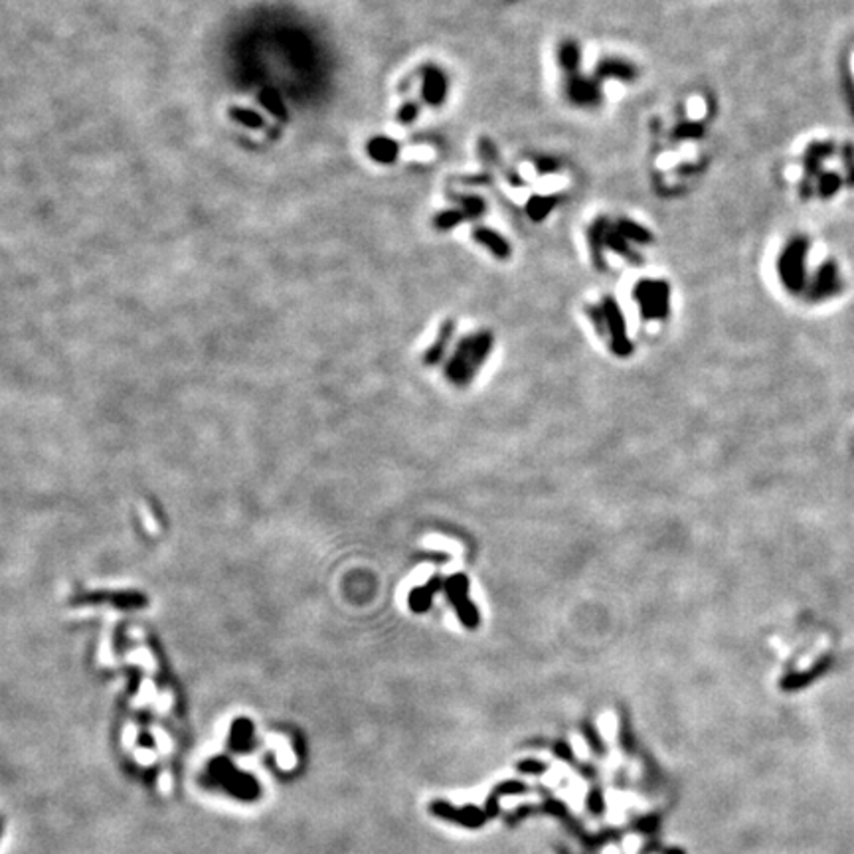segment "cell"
<instances>
[{"label":"cell","instance_id":"cell-1","mask_svg":"<svg viewBox=\"0 0 854 854\" xmlns=\"http://www.w3.org/2000/svg\"><path fill=\"white\" fill-rule=\"evenodd\" d=\"M493 349V334L487 331L471 334L457 344V350L447 366V374L453 382L465 384L469 378L478 370V366L485 362L488 352Z\"/></svg>","mask_w":854,"mask_h":854},{"label":"cell","instance_id":"cell-2","mask_svg":"<svg viewBox=\"0 0 854 854\" xmlns=\"http://www.w3.org/2000/svg\"><path fill=\"white\" fill-rule=\"evenodd\" d=\"M633 297L645 321H662L671 311V285L662 279H639Z\"/></svg>","mask_w":854,"mask_h":854},{"label":"cell","instance_id":"cell-3","mask_svg":"<svg viewBox=\"0 0 854 854\" xmlns=\"http://www.w3.org/2000/svg\"><path fill=\"white\" fill-rule=\"evenodd\" d=\"M807 249V239L793 238L787 241V246L783 248L779 259H777V273H779L781 283L785 285V289L791 291V293H801L803 287H805V279H807V271H805Z\"/></svg>","mask_w":854,"mask_h":854},{"label":"cell","instance_id":"cell-4","mask_svg":"<svg viewBox=\"0 0 854 854\" xmlns=\"http://www.w3.org/2000/svg\"><path fill=\"white\" fill-rule=\"evenodd\" d=\"M564 92L568 102L581 109H596L603 103V85L596 75H566Z\"/></svg>","mask_w":854,"mask_h":854},{"label":"cell","instance_id":"cell-5","mask_svg":"<svg viewBox=\"0 0 854 854\" xmlns=\"http://www.w3.org/2000/svg\"><path fill=\"white\" fill-rule=\"evenodd\" d=\"M603 317H606V331L611 334V346L613 352H617L619 356H625L633 350L631 340L627 339V324H625V317L621 307L617 303L613 297H603V301L599 303Z\"/></svg>","mask_w":854,"mask_h":854},{"label":"cell","instance_id":"cell-6","mask_svg":"<svg viewBox=\"0 0 854 854\" xmlns=\"http://www.w3.org/2000/svg\"><path fill=\"white\" fill-rule=\"evenodd\" d=\"M449 80L439 65H425L422 70V97L432 107H441L447 102Z\"/></svg>","mask_w":854,"mask_h":854},{"label":"cell","instance_id":"cell-7","mask_svg":"<svg viewBox=\"0 0 854 854\" xmlns=\"http://www.w3.org/2000/svg\"><path fill=\"white\" fill-rule=\"evenodd\" d=\"M593 75H596L599 82L615 80V82L633 83L635 80L639 77V70H637V65H635L633 62H629V60L617 58V55H606V58H601L596 64Z\"/></svg>","mask_w":854,"mask_h":854},{"label":"cell","instance_id":"cell-8","mask_svg":"<svg viewBox=\"0 0 854 854\" xmlns=\"http://www.w3.org/2000/svg\"><path fill=\"white\" fill-rule=\"evenodd\" d=\"M471 239H473L475 243H478L481 248L487 249L488 253L495 259H498V261H508L510 256H513V246H510V241H508L503 234L493 230V228L475 226L473 231H471Z\"/></svg>","mask_w":854,"mask_h":854},{"label":"cell","instance_id":"cell-9","mask_svg":"<svg viewBox=\"0 0 854 854\" xmlns=\"http://www.w3.org/2000/svg\"><path fill=\"white\" fill-rule=\"evenodd\" d=\"M609 228H611L609 220H607L606 216H601V218H596V220L591 221L588 231H586L589 251H591V261H593V265H596L599 271H606L607 269L606 238Z\"/></svg>","mask_w":854,"mask_h":854},{"label":"cell","instance_id":"cell-10","mask_svg":"<svg viewBox=\"0 0 854 854\" xmlns=\"http://www.w3.org/2000/svg\"><path fill=\"white\" fill-rule=\"evenodd\" d=\"M368 156L380 165H394L400 156V143L392 137H372L366 145Z\"/></svg>","mask_w":854,"mask_h":854},{"label":"cell","instance_id":"cell-11","mask_svg":"<svg viewBox=\"0 0 854 854\" xmlns=\"http://www.w3.org/2000/svg\"><path fill=\"white\" fill-rule=\"evenodd\" d=\"M558 204H560V196H554V194H548V196H544V194H534V196H530V198L526 200V204H524V212H526V216H528L534 224H540V221L546 220L552 212L558 208Z\"/></svg>","mask_w":854,"mask_h":854},{"label":"cell","instance_id":"cell-12","mask_svg":"<svg viewBox=\"0 0 854 854\" xmlns=\"http://www.w3.org/2000/svg\"><path fill=\"white\" fill-rule=\"evenodd\" d=\"M606 248H607V251H613L615 256L623 258L627 263H635V265L643 263L641 253H639V251H635L633 243H631V241H629L627 238H623V236H621V234H619V231L613 228V224H611V228H609V231H607Z\"/></svg>","mask_w":854,"mask_h":854},{"label":"cell","instance_id":"cell-13","mask_svg":"<svg viewBox=\"0 0 854 854\" xmlns=\"http://www.w3.org/2000/svg\"><path fill=\"white\" fill-rule=\"evenodd\" d=\"M556 55H558V64H560V70L564 72V74L566 75L579 74V65H581V48H579V44L576 42V40L568 38V40L560 42V46H558V52H556Z\"/></svg>","mask_w":854,"mask_h":854},{"label":"cell","instance_id":"cell-14","mask_svg":"<svg viewBox=\"0 0 854 854\" xmlns=\"http://www.w3.org/2000/svg\"><path fill=\"white\" fill-rule=\"evenodd\" d=\"M613 228H615L623 238L629 239L631 243H637V246H651V243H655L652 231L649 230V228L641 226L639 221L631 220V218H619V220L613 224Z\"/></svg>","mask_w":854,"mask_h":854},{"label":"cell","instance_id":"cell-15","mask_svg":"<svg viewBox=\"0 0 854 854\" xmlns=\"http://www.w3.org/2000/svg\"><path fill=\"white\" fill-rule=\"evenodd\" d=\"M836 291V275L833 265H821L819 267L815 281L809 289V297L811 299H825L831 293Z\"/></svg>","mask_w":854,"mask_h":854},{"label":"cell","instance_id":"cell-16","mask_svg":"<svg viewBox=\"0 0 854 854\" xmlns=\"http://www.w3.org/2000/svg\"><path fill=\"white\" fill-rule=\"evenodd\" d=\"M453 200L459 204V210L465 214L467 220H478L487 214V200L478 194H455Z\"/></svg>","mask_w":854,"mask_h":854},{"label":"cell","instance_id":"cell-17","mask_svg":"<svg viewBox=\"0 0 854 854\" xmlns=\"http://www.w3.org/2000/svg\"><path fill=\"white\" fill-rule=\"evenodd\" d=\"M706 135V127L702 121H682L672 129V141H699Z\"/></svg>","mask_w":854,"mask_h":854},{"label":"cell","instance_id":"cell-18","mask_svg":"<svg viewBox=\"0 0 854 854\" xmlns=\"http://www.w3.org/2000/svg\"><path fill=\"white\" fill-rule=\"evenodd\" d=\"M465 220H467V218H465V214H463L459 208H449V210H441L439 214H435L433 226H435V230L449 231L453 230V228H457V226L463 224Z\"/></svg>","mask_w":854,"mask_h":854},{"label":"cell","instance_id":"cell-19","mask_svg":"<svg viewBox=\"0 0 854 854\" xmlns=\"http://www.w3.org/2000/svg\"><path fill=\"white\" fill-rule=\"evenodd\" d=\"M451 332H453V322L447 321L441 324V331H439V336H437V340L432 344V349L427 350V354H425V360L427 362H432V364H435L437 360L443 356V352H445V346H447V342H449L451 339Z\"/></svg>","mask_w":854,"mask_h":854},{"label":"cell","instance_id":"cell-20","mask_svg":"<svg viewBox=\"0 0 854 854\" xmlns=\"http://www.w3.org/2000/svg\"><path fill=\"white\" fill-rule=\"evenodd\" d=\"M230 117L234 121L241 123L243 127H248V129H261V127H263V117L258 115L256 111L241 109V107H231Z\"/></svg>","mask_w":854,"mask_h":854},{"label":"cell","instance_id":"cell-21","mask_svg":"<svg viewBox=\"0 0 854 854\" xmlns=\"http://www.w3.org/2000/svg\"><path fill=\"white\" fill-rule=\"evenodd\" d=\"M534 168L540 173V175H554V173H558L562 168V163L558 156H552V155H536L534 156Z\"/></svg>","mask_w":854,"mask_h":854},{"label":"cell","instance_id":"cell-22","mask_svg":"<svg viewBox=\"0 0 854 854\" xmlns=\"http://www.w3.org/2000/svg\"><path fill=\"white\" fill-rule=\"evenodd\" d=\"M417 117H420V103L415 102H405L395 113V119L402 125H412Z\"/></svg>","mask_w":854,"mask_h":854},{"label":"cell","instance_id":"cell-23","mask_svg":"<svg viewBox=\"0 0 854 854\" xmlns=\"http://www.w3.org/2000/svg\"><path fill=\"white\" fill-rule=\"evenodd\" d=\"M478 155L487 165H496L498 163V148H496L495 141L485 137L481 138L478 141Z\"/></svg>","mask_w":854,"mask_h":854},{"label":"cell","instance_id":"cell-24","mask_svg":"<svg viewBox=\"0 0 854 854\" xmlns=\"http://www.w3.org/2000/svg\"><path fill=\"white\" fill-rule=\"evenodd\" d=\"M261 103H263L275 117H281V119L287 117V109H285L283 102L279 99V95H275V93H263V95H261Z\"/></svg>","mask_w":854,"mask_h":854},{"label":"cell","instance_id":"cell-25","mask_svg":"<svg viewBox=\"0 0 854 854\" xmlns=\"http://www.w3.org/2000/svg\"><path fill=\"white\" fill-rule=\"evenodd\" d=\"M836 188V178L835 176H825L823 180H821V192L825 194H831L833 190Z\"/></svg>","mask_w":854,"mask_h":854}]
</instances>
